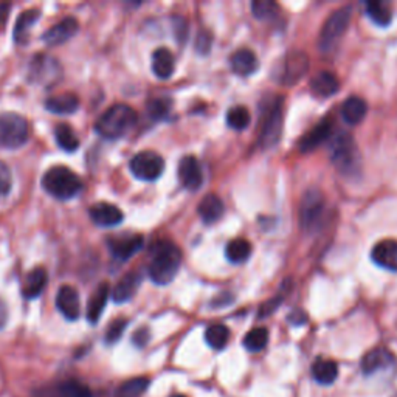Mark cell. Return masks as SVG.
<instances>
[{
    "instance_id": "5b68a950",
    "label": "cell",
    "mask_w": 397,
    "mask_h": 397,
    "mask_svg": "<svg viewBox=\"0 0 397 397\" xmlns=\"http://www.w3.org/2000/svg\"><path fill=\"white\" fill-rule=\"evenodd\" d=\"M30 124L22 115L14 112L0 114V147L19 149L28 142Z\"/></svg>"
},
{
    "instance_id": "4316f807",
    "label": "cell",
    "mask_w": 397,
    "mask_h": 397,
    "mask_svg": "<svg viewBox=\"0 0 397 397\" xmlns=\"http://www.w3.org/2000/svg\"><path fill=\"white\" fill-rule=\"evenodd\" d=\"M174 56L168 49H157L152 54V72L159 80H169L174 73Z\"/></svg>"
},
{
    "instance_id": "7a4b0ae2",
    "label": "cell",
    "mask_w": 397,
    "mask_h": 397,
    "mask_svg": "<svg viewBox=\"0 0 397 397\" xmlns=\"http://www.w3.org/2000/svg\"><path fill=\"white\" fill-rule=\"evenodd\" d=\"M137 124V112L128 104H115L99 116L95 130L106 140H118Z\"/></svg>"
},
{
    "instance_id": "836d02e7",
    "label": "cell",
    "mask_w": 397,
    "mask_h": 397,
    "mask_svg": "<svg viewBox=\"0 0 397 397\" xmlns=\"http://www.w3.org/2000/svg\"><path fill=\"white\" fill-rule=\"evenodd\" d=\"M230 340V331L225 324H212L205 331V341L213 349H222Z\"/></svg>"
},
{
    "instance_id": "9a60e30c",
    "label": "cell",
    "mask_w": 397,
    "mask_h": 397,
    "mask_svg": "<svg viewBox=\"0 0 397 397\" xmlns=\"http://www.w3.org/2000/svg\"><path fill=\"white\" fill-rule=\"evenodd\" d=\"M145 240L140 235L126 236V238H114L107 240L109 250H111L115 259L128 261L132 256L137 255L143 248Z\"/></svg>"
},
{
    "instance_id": "2e32d148",
    "label": "cell",
    "mask_w": 397,
    "mask_h": 397,
    "mask_svg": "<svg viewBox=\"0 0 397 397\" xmlns=\"http://www.w3.org/2000/svg\"><path fill=\"white\" fill-rule=\"evenodd\" d=\"M371 258L379 267L385 270L397 271V240L385 239L374 245L371 252Z\"/></svg>"
},
{
    "instance_id": "ab89813d",
    "label": "cell",
    "mask_w": 397,
    "mask_h": 397,
    "mask_svg": "<svg viewBox=\"0 0 397 397\" xmlns=\"http://www.w3.org/2000/svg\"><path fill=\"white\" fill-rule=\"evenodd\" d=\"M171 111V101L165 98H155L147 103V115L154 120L166 118Z\"/></svg>"
},
{
    "instance_id": "f1b7e54d",
    "label": "cell",
    "mask_w": 397,
    "mask_h": 397,
    "mask_svg": "<svg viewBox=\"0 0 397 397\" xmlns=\"http://www.w3.org/2000/svg\"><path fill=\"white\" fill-rule=\"evenodd\" d=\"M338 376V367L336 362L320 359L312 365V377L320 385H332Z\"/></svg>"
},
{
    "instance_id": "ee69618b",
    "label": "cell",
    "mask_w": 397,
    "mask_h": 397,
    "mask_svg": "<svg viewBox=\"0 0 397 397\" xmlns=\"http://www.w3.org/2000/svg\"><path fill=\"white\" fill-rule=\"evenodd\" d=\"M132 340H134V345H137L138 348H143L147 341H149V332H147L146 328H142L134 334V338Z\"/></svg>"
},
{
    "instance_id": "60d3db41",
    "label": "cell",
    "mask_w": 397,
    "mask_h": 397,
    "mask_svg": "<svg viewBox=\"0 0 397 397\" xmlns=\"http://www.w3.org/2000/svg\"><path fill=\"white\" fill-rule=\"evenodd\" d=\"M126 326H128V320H123V318H120V320H115L106 331V343H109V345L116 343V341L121 338L124 329H126Z\"/></svg>"
},
{
    "instance_id": "f35d334b",
    "label": "cell",
    "mask_w": 397,
    "mask_h": 397,
    "mask_svg": "<svg viewBox=\"0 0 397 397\" xmlns=\"http://www.w3.org/2000/svg\"><path fill=\"white\" fill-rule=\"evenodd\" d=\"M252 13L256 19L259 20H270L278 14V5L269 0H256L252 4Z\"/></svg>"
},
{
    "instance_id": "30bf717a",
    "label": "cell",
    "mask_w": 397,
    "mask_h": 397,
    "mask_svg": "<svg viewBox=\"0 0 397 397\" xmlns=\"http://www.w3.org/2000/svg\"><path fill=\"white\" fill-rule=\"evenodd\" d=\"M324 212V196L318 190H309L301 200L300 224L305 230H312Z\"/></svg>"
},
{
    "instance_id": "d6a6232c",
    "label": "cell",
    "mask_w": 397,
    "mask_h": 397,
    "mask_svg": "<svg viewBox=\"0 0 397 397\" xmlns=\"http://www.w3.org/2000/svg\"><path fill=\"white\" fill-rule=\"evenodd\" d=\"M367 14L368 18L379 27H386L393 19V13L390 6L384 2H377V0H371L367 4Z\"/></svg>"
},
{
    "instance_id": "c3c4849f",
    "label": "cell",
    "mask_w": 397,
    "mask_h": 397,
    "mask_svg": "<svg viewBox=\"0 0 397 397\" xmlns=\"http://www.w3.org/2000/svg\"><path fill=\"white\" fill-rule=\"evenodd\" d=\"M173 397H186V396H183V394H174Z\"/></svg>"
},
{
    "instance_id": "5bb4252c",
    "label": "cell",
    "mask_w": 397,
    "mask_h": 397,
    "mask_svg": "<svg viewBox=\"0 0 397 397\" xmlns=\"http://www.w3.org/2000/svg\"><path fill=\"white\" fill-rule=\"evenodd\" d=\"M89 214L93 222L104 228L116 227L124 219L121 209L112 204H107V202H98V204L92 205L89 208Z\"/></svg>"
},
{
    "instance_id": "603a6c76",
    "label": "cell",
    "mask_w": 397,
    "mask_h": 397,
    "mask_svg": "<svg viewBox=\"0 0 397 397\" xmlns=\"http://www.w3.org/2000/svg\"><path fill=\"white\" fill-rule=\"evenodd\" d=\"M230 67L236 75L248 76L258 68V59L252 50L240 49L230 56Z\"/></svg>"
},
{
    "instance_id": "1f68e13d",
    "label": "cell",
    "mask_w": 397,
    "mask_h": 397,
    "mask_svg": "<svg viewBox=\"0 0 397 397\" xmlns=\"http://www.w3.org/2000/svg\"><path fill=\"white\" fill-rule=\"evenodd\" d=\"M54 138H56L58 146L66 152H75L80 147V140H78L73 129L66 123H61L54 128Z\"/></svg>"
},
{
    "instance_id": "b9f144b4",
    "label": "cell",
    "mask_w": 397,
    "mask_h": 397,
    "mask_svg": "<svg viewBox=\"0 0 397 397\" xmlns=\"http://www.w3.org/2000/svg\"><path fill=\"white\" fill-rule=\"evenodd\" d=\"M13 186V176L6 163L0 161V197H5L10 194Z\"/></svg>"
},
{
    "instance_id": "4fadbf2b",
    "label": "cell",
    "mask_w": 397,
    "mask_h": 397,
    "mask_svg": "<svg viewBox=\"0 0 397 397\" xmlns=\"http://www.w3.org/2000/svg\"><path fill=\"white\" fill-rule=\"evenodd\" d=\"M78 28H80V25H78V20L75 18H66L50 30H47L42 36V41L49 47L62 45L78 33Z\"/></svg>"
},
{
    "instance_id": "52a82bcc",
    "label": "cell",
    "mask_w": 397,
    "mask_h": 397,
    "mask_svg": "<svg viewBox=\"0 0 397 397\" xmlns=\"http://www.w3.org/2000/svg\"><path fill=\"white\" fill-rule=\"evenodd\" d=\"M130 173L137 177L138 181L154 182L163 174L165 171V160L160 154L154 151H143L138 152L132 157L129 163Z\"/></svg>"
},
{
    "instance_id": "7dc6e473",
    "label": "cell",
    "mask_w": 397,
    "mask_h": 397,
    "mask_svg": "<svg viewBox=\"0 0 397 397\" xmlns=\"http://www.w3.org/2000/svg\"><path fill=\"white\" fill-rule=\"evenodd\" d=\"M289 320H291L293 324H303V323L306 322V315L303 314V312H297V314L291 315Z\"/></svg>"
},
{
    "instance_id": "74e56055",
    "label": "cell",
    "mask_w": 397,
    "mask_h": 397,
    "mask_svg": "<svg viewBox=\"0 0 397 397\" xmlns=\"http://www.w3.org/2000/svg\"><path fill=\"white\" fill-rule=\"evenodd\" d=\"M56 394L59 397H92V391L87 385H84L78 380H67L56 388Z\"/></svg>"
},
{
    "instance_id": "f546056e",
    "label": "cell",
    "mask_w": 397,
    "mask_h": 397,
    "mask_svg": "<svg viewBox=\"0 0 397 397\" xmlns=\"http://www.w3.org/2000/svg\"><path fill=\"white\" fill-rule=\"evenodd\" d=\"M39 16H41V13H39L37 10H27L19 16V19L16 20L14 33H13L16 42L22 44V42L27 41V37L30 35V30L33 28L36 20L39 19Z\"/></svg>"
},
{
    "instance_id": "d6986e66",
    "label": "cell",
    "mask_w": 397,
    "mask_h": 397,
    "mask_svg": "<svg viewBox=\"0 0 397 397\" xmlns=\"http://www.w3.org/2000/svg\"><path fill=\"white\" fill-rule=\"evenodd\" d=\"M47 281H49V275L44 267H36L30 270L25 279H23L22 286V295L27 300H35L41 295L45 289Z\"/></svg>"
},
{
    "instance_id": "d4e9b609",
    "label": "cell",
    "mask_w": 397,
    "mask_h": 397,
    "mask_svg": "<svg viewBox=\"0 0 397 397\" xmlns=\"http://www.w3.org/2000/svg\"><path fill=\"white\" fill-rule=\"evenodd\" d=\"M393 362H394L393 354L390 351H386V349H384V348H379L363 357L362 369L365 374H374V372H377L380 369L390 368Z\"/></svg>"
},
{
    "instance_id": "484cf974",
    "label": "cell",
    "mask_w": 397,
    "mask_h": 397,
    "mask_svg": "<svg viewBox=\"0 0 397 397\" xmlns=\"http://www.w3.org/2000/svg\"><path fill=\"white\" fill-rule=\"evenodd\" d=\"M368 106L360 97H349L343 104H341V118L345 123L355 126L365 120L367 116Z\"/></svg>"
},
{
    "instance_id": "ac0fdd59",
    "label": "cell",
    "mask_w": 397,
    "mask_h": 397,
    "mask_svg": "<svg viewBox=\"0 0 397 397\" xmlns=\"http://www.w3.org/2000/svg\"><path fill=\"white\" fill-rule=\"evenodd\" d=\"M142 279L143 278L138 271H130V274H128L126 276H123L114 287V291L111 292L114 301L121 305V303L132 300V297H134L135 292L138 291L140 284H142Z\"/></svg>"
},
{
    "instance_id": "f6af8a7d",
    "label": "cell",
    "mask_w": 397,
    "mask_h": 397,
    "mask_svg": "<svg viewBox=\"0 0 397 397\" xmlns=\"http://www.w3.org/2000/svg\"><path fill=\"white\" fill-rule=\"evenodd\" d=\"M6 322H8V306L6 303L0 298V329L5 328Z\"/></svg>"
},
{
    "instance_id": "ba28073f",
    "label": "cell",
    "mask_w": 397,
    "mask_h": 397,
    "mask_svg": "<svg viewBox=\"0 0 397 397\" xmlns=\"http://www.w3.org/2000/svg\"><path fill=\"white\" fill-rule=\"evenodd\" d=\"M61 73L62 70L56 59L47 56V54H37L30 62L28 80L35 84L51 85L59 80Z\"/></svg>"
},
{
    "instance_id": "e575fe53",
    "label": "cell",
    "mask_w": 397,
    "mask_h": 397,
    "mask_svg": "<svg viewBox=\"0 0 397 397\" xmlns=\"http://www.w3.org/2000/svg\"><path fill=\"white\" fill-rule=\"evenodd\" d=\"M243 343L247 351L259 353L269 343V331L266 328H255L250 332H247Z\"/></svg>"
},
{
    "instance_id": "83f0119b",
    "label": "cell",
    "mask_w": 397,
    "mask_h": 397,
    "mask_svg": "<svg viewBox=\"0 0 397 397\" xmlns=\"http://www.w3.org/2000/svg\"><path fill=\"white\" fill-rule=\"evenodd\" d=\"M47 111L56 115H68L78 111L80 107V99L73 93H61V95L51 97L45 103Z\"/></svg>"
},
{
    "instance_id": "681fc988",
    "label": "cell",
    "mask_w": 397,
    "mask_h": 397,
    "mask_svg": "<svg viewBox=\"0 0 397 397\" xmlns=\"http://www.w3.org/2000/svg\"><path fill=\"white\" fill-rule=\"evenodd\" d=\"M393 397H397V394H394V396H393Z\"/></svg>"
},
{
    "instance_id": "3957f363",
    "label": "cell",
    "mask_w": 397,
    "mask_h": 397,
    "mask_svg": "<svg viewBox=\"0 0 397 397\" xmlns=\"http://www.w3.org/2000/svg\"><path fill=\"white\" fill-rule=\"evenodd\" d=\"M42 188L54 199L70 200L81 193L83 181L80 176L67 166H53L45 171L42 177Z\"/></svg>"
},
{
    "instance_id": "4dcf8cb0",
    "label": "cell",
    "mask_w": 397,
    "mask_h": 397,
    "mask_svg": "<svg viewBox=\"0 0 397 397\" xmlns=\"http://www.w3.org/2000/svg\"><path fill=\"white\" fill-rule=\"evenodd\" d=\"M252 248H253L252 244L248 243L247 239H243V238L233 239L231 243H228L227 248H225V256H227V259L230 262L240 264L250 258Z\"/></svg>"
},
{
    "instance_id": "6da1fadb",
    "label": "cell",
    "mask_w": 397,
    "mask_h": 397,
    "mask_svg": "<svg viewBox=\"0 0 397 397\" xmlns=\"http://www.w3.org/2000/svg\"><path fill=\"white\" fill-rule=\"evenodd\" d=\"M182 266V252L169 240H160L152 247V256L147 274L155 284L166 286L176 278Z\"/></svg>"
},
{
    "instance_id": "8d00e7d4",
    "label": "cell",
    "mask_w": 397,
    "mask_h": 397,
    "mask_svg": "<svg viewBox=\"0 0 397 397\" xmlns=\"http://www.w3.org/2000/svg\"><path fill=\"white\" fill-rule=\"evenodd\" d=\"M147 386H149V380H147L146 377L130 379L118 388V391H116V397H140L145 394Z\"/></svg>"
},
{
    "instance_id": "7bdbcfd3",
    "label": "cell",
    "mask_w": 397,
    "mask_h": 397,
    "mask_svg": "<svg viewBox=\"0 0 397 397\" xmlns=\"http://www.w3.org/2000/svg\"><path fill=\"white\" fill-rule=\"evenodd\" d=\"M196 49L200 54H207L212 49V36L205 33V31H200L196 39Z\"/></svg>"
},
{
    "instance_id": "277c9868",
    "label": "cell",
    "mask_w": 397,
    "mask_h": 397,
    "mask_svg": "<svg viewBox=\"0 0 397 397\" xmlns=\"http://www.w3.org/2000/svg\"><path fill=\"white\" fill-rule=\"evenodd\" d=\"M329 157L343 176H353L359 171L360 154L357 151L353 137L346 132L331 137Z\"/></svg>"
},
{
    "instance_id": "8fae6325",
    "label": "cell",
    "mask_w": 397,
    "mask_h": 397,
    "mask_svg": "<svg viewBox=\"0 0 397 397\" xmlns=\"http://www.w3.org/2000/svg\"><path fill=\"white\" fill-rule=\"evenodd\" d=\"M178 181L190 191H197L202 183H204V173H202V166L196 157L193 155H186L178 163Z\"/></svg>"
},
{
    "instance_id": "8992f818",
    "label": "cell",
    "mask_w": 397,
    "mask_h": 397,
    "mask_svg": "<svg viewBox=\"0 0 397 397\" xmlns=\"http://www.w3.org/2000/svg\"><path fill=\"white\" fill-rule=\"evenodd\" d=\"M353 18V8L345 6L340 8V10L334 11L328 20L324 22V25L322 28L320 39H318V45H320L322 51H331L334 47L338 44V41L343 35L346 33V30L351 23Z\"/></svg>"
},
{
    "instance_id": "44dd1931",
    "label": "cell",
    "mask_w": 397,
    "mask_h": 397,
    "mask_svg": "<svg viewBox=\"0 0 397 397\" xmlns=\"http://www.w3.org/2000/svg\"><path fill=\"white\" fill-rule=\"evenodd\" d=\"M309 59L305 53H292L284 64L281 81L284 84H295L300 78L307 73Z\"/></svg>"
},
{
    "instance_id": "9c48e42d",
    "label": "cell",
    "mask_w": 397,
    "mask_h": 397,
    "mask_svg": "<svg viewBox=\"0 0 397 397\" xmlns=\"http://www.w3.org/2000/svg\"><path fill=\"white\" fill-rule=\"evenodd\" d=\"M281 130H283V101L281 98H278V101H275V104L271 106V109L269 111L261 129L259 143L264 149H271V147L278 145L279 138H281Z\"/></svg>"
},
{
    "instance_id": "7402d4cb",
    "label": "cell",
    "mask_w": 397,
    "mask_h": 397,
    "mask_svg": "<svg viewBox=\"0 0 397 397\" xmlns=\"http://www.w3.org/2000/svg\"><path fill=\"white\" fill-rule=\"evenodd\" d=\"M340 89V83L337 76L331 72H320L310 80V90L315 97L320 98H329L336 95Z\"/></svg>"
},
{
    "instance_id": "cb8c5ba5",
    "label": "cell",
    "mask_w": 397,
    "mask_h": 397,
    "mask_svg": "<svg viewBox=\"0 0 397 397\" xmlns=\"http://www.w3.org/2000/svg\"><path fill=\"white\" fill-rule=\"evenodd\" d=\"M224 202L219 196H216V194H208V196H205L197 208L200 219L205 224H214L216 221H219L224 216Z\"/></svg>"
},
{
    "instance_id": "e0dca14e",
    "label": "cell",
    "mask_w": 397,
    "mask_h": 397,
    "mask_svg": "<svg viewBox=\"0 0 397 397\" xmlns=\"http://www.w3.org/2000/svg\"><path fill=\"white\" fill-rule=\"evenodd\" d=\"M332 137V121L331 120H323L318 123L314 129H310L307 134L301 138L300 142V151L309 152L314 151L317 146L324 143L326 140H331Z\"/></svg>"
},
{
    "instance_id": "d590c367",
    "label": "cell",
    "mask_w": 397,
    "mask_h": 397,
    "mask_svg": "<svg viewBox=\"0 0 397 397\" xmlns=\"http://www.w3.org/2000/svg\"><path fill=\"white\" fill-rule=\"evenodd\" d=\"M252 121V115L245 106H235L227 112V124L235 130H244Z\"/></svg>"
},
{
    "instance_id": "ffe728a7",
    "label": "cell",
    "mask_w": 397,
    "mask_h": 397,
    "mask_svg": "<svg viewBox=\"0 0 397 397\" xmlns=\"http://www.w3.org/2000/svg\"><path fill=\"white\" fill-rule=\"evenodd\" d=\"M109 297H111V287H109L107 283L98 286L97 291L92 293L89 305H87V312H85V317H87L90 324L98 323L101 315H103V312H104Z\"/></svg>"
},
{
    "instance_id": "7c38bea8",
    "label": "cell",
    "mask_w": 397,
    "mask_h": 397,
    "mask_svg": "<svg viewBox=\"0 0 397 397\" xmlns=\"http://www.w3.org/2000/svg\"><path fill=\"white\" fill-rule=\"evenodd\" d=\"M56 307L68 322H75L81 314L80 293L72 286H62L56 293Z\"/></svg>"
},
{
    "instance_id": "bcb514c9",
    "label": "cell",
    "mask_w": 397,
    "mask_h": 397,
    "mask_svg": "<svg viewBox=\"0 0 397 397\" xmlns=\"http://www.w3.org/2000/svg\"><path fill=\"white\" fill-rule=\"evenodd\" d=\"M8 13H10V5L8 4H2L0 5V25H4L6 18H8Z\"/></svg>"
}]
</instances>
